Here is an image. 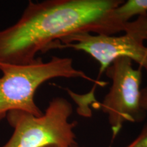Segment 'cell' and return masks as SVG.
I'll return each instance as SVG.
<instances>
[{"instance_id": "8992f818", "label": "cell", "mask_w": 147, "mask_h": 147, "mask_svg": "<svg viewBox=\"0 0 147 147\" xmlns=\"http://www.w3.org/2000/svg\"><path fill=\"white\" fill-rule=\"evenodd\" d=\"M115 19L125 25L135 16L147 14V0H128L123 1L113 11Z\"/></svg>"}, {"instance_id": "52a82bcc", "label": "cell", "mask_w": 147, "mask_h": 147, "mask_svg": "<svg viewBox=\"0 0 147 147\" xmlns=\"http://www.w3.org/2000/svg\"><path fill=\"white\" fill-rule=\"evenodd\" d=\"M126 147H147V123L139 135Z\"/></svg>"}, {"instance_id": "3957f363", "label": "cell", "mask_w": 147, "mask_h": 147, "mask_svg": "<svg viewBox=\"0 0 147 147\" xmlns=\"http://www.w3.org/2000/svg\"><path fill=\"white\" fill-rule=\"evenodd\" d=\"M72 113L70 102L59 97L53 99L40 117L10 112L6 117L14 132L2 147H71L76 144L74 131L76 122L69 121Z\"/></svg>"}, {"instance_id": "6da1fadb", "label": "cell", "mask_w": 147, "mask_h": 147, "mask_svg": "<svg viewBox=\"0 0 147 147\" xmlns=\"http://www.w3.org/2000/svg\"><path fill=\"white\" fill-rule=\"evenodd\" d=\"M122 0H47L29 1L21 17L0 31V63L24 65L38 53L57 49L62 40L80 33L116 35L125 27L113 11Z\"/></svg>"}, {"instance_id": "7a4b0ae2", "label": "cell", "mask_w": 147, "mask_h": 147, "mask_svg": "<svg viewBox=\"0 0 147 147\" xmlns=\"http://www.w3.org/2000/svg\"><path fill=\"white\" fill-rule=\"evenodd\" d=\"M56 78H80L100 87L108 84L77 69L69 57L54 56L47 62L37 58L24 65L0 63V121L12 111L42 115L35 102V93L44 82Z\"/></svg>"}, {"instance_id": "30bf717a", "label": "cell", "mask_w": 147, "mask_h": 147, "mask_svg": "<svg viewBox=\"0 0 147 147\" xmlns=\"http://www.w3.org/2000/svg\"><path fill=\"white\" fill-rule=\"evenodd\" d=\"M71 147H81V146H79L78 144H74V146H72Z\"/></svg>"}, {"instance_id": "9c48e42d", "label": "cell", "mask_w": 147, "mask_h": 147, "mask_svg": "<svg viewBox=\"0 0 147 147\" xmlns=\"http://www.w3.org/2000/svg\"><path fill=\"white\" fill-rule=\"evenodd\" d=\"M45 147H58V146H55V145H51V146H45Z\"/></svg>"}, {"instance_id": "277c9868", "label": "cell", "mask_w": 147, "mask_h": 147, "mask_svg": "<svg viewBox=\"0 0 147 147\" xmlns=\"http://www.w3.org/2000/svg\"><path fill=\"white\" fill-rule=\"evenodd\" d=\"M146 40L147 14H144L128 22L120 36L80 33L65 38L57 49H72L87 53L100 64V76L114 61L121 57L130 59L147 71Z\"/></svg>"}, {"instance_id": "5b68a950", "label": "cell", "mask_w": 147, "mask_h": 147, "mask_svg": "<svg viewBox=\"0 0 147 147\" xmlns=\"http://www.w3.org/2000/svg\"><path fill=\"white\" fill-rule=\"evenodd\" d=\"M142 70L140 67L134 68L130 59L121 57L114 61L105 71L112 84L100 108L108 116L113 139L125 123H139L146 117V112L141 106Z\"/></svg>"}, {"instance_id": "ba28073f", "label": "cell", "mask_w": 147, "mask_h": 147, "mask_svg": "<svg viewBox=\"0 0 147 147\" xmlns=\"http://www.w3.org/2000/svg\"><path fill=\"white\" fill-rule=\"evenodd\" d=\"M141 106L147 113V86L141 89Z\"/></svg>"}]
</instances>
